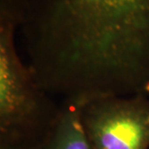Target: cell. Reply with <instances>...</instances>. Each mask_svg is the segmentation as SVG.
Masks as SVG:
<instances>
[{"label":"cell","instance_id":"7a4b0ae2","mask_svg":"<svg viewBox=\"0 0 149 149\" xmlns=\"http://www.w3.org/2000/svg\"><path fill=\"white\" fill-rule=\"evenodd\" d=\"M28 4L0 0V149H40L60 111L17 53L16 33Z\"/></svg>","mask_w":149,"mask_h":149},{"label":"cell","instance_id":"5b68a950","mask_svg":"<svg viewBox=\"0 0 149 149\" xmlns=\"http://www.w3.org/2000/svg\"><path fill=\"white\" fill-rule=\"evenodd\" d=\"M146 95H149V88H148V90H147V92H146Z\"/></svg>","mask_w":149,"mask_h":149},{"label":"cell","instance_id":"3957f363","mask_svg":"<svg viewBox=\"0 0 149 149\" xmlns=\"http://www.w3.org/2000/svg\"><path fill=\"white\" fill-rule=\"evenodd\" d=\"M81 120L91 149H149V98L144 93L85 101Z\"/></svg>","mask_w":149,"mask_h":149},{"label":"cell","instance_id":"6da1fadb","mask_svg":"<svg viewBox=\"0 0 149 149\" xmlns=\"http://www.w3.org/2000/svg\"><path fill=\"white\" fill-rule=\"evenodd\" d=\"M28 66L49 95L87 101L149 88V0H29Z\"/></svg>","mask_w":149,"mask_h":149},{"label":"cell","instance_id":"277c9868","mask_svg":"<svg viewBox=\"0 0 149 149\" xmlns=\"http://www.w3.org/2000/svg\"><path fill=\"white\" fill-rule=\"evenodd\" d=\"M82 104L63 100L57 120L40 149H91L81 120Z\"/></svg>","mask_w":149,"mask_h":149}]
</instances>
